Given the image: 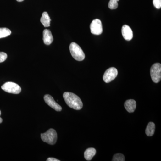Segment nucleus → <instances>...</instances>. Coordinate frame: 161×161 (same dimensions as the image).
I'll return each mask as SVG.
<instances>
[{
    "instance_id": "obj_1",
    "label": "nucleus",
    "mask_w": 161,
    "mask_h": 161,
    "mask_svg": "<svg viewBox=\"0 0 161 161\" xmlns=\"http://www.w3.org/2000/svg\"><path fill=\"white\" fill-rule=\"evenodd\" d=\"M63 98L67 105L71 108L76 110L81 109L83 107V103L81 99L78 96L71 92H64Z\"/></svg>"
},
{
    "instance_id": "obj_2",
    "label": "nucleus",
    "mask_w": 161,
    "mask_h": 161,
    "mask_svg": "<svg viewBox=\"0 0 161 161\" xmlns=\"http://www.w3.org/2000/svg\"><path fill=\"white\" fill-rule=\"evenodd\" d=\"M70 52L73 58L77 61L84 60L85 55L82 49L77 43L73 42L70 44Z\"/></svg>"
},
{
    "instance_id": "obj_3",
    "label": "nucleus",
    "mask_w": 161,
    "mask_h": 161,
    "mask_svg": "<svg viewBox=\"0 0 161 161\" xmlns=\"http://www.w3.org/2000/svg\"><path fill=\"white\" fill-rule=\"evenodd\" d=\"M41 138L43 142L49 145H53L57 142L58 135L55 130L51 129L45 133L41 134Z\"/></svg>"
},
{
    "instance_id": "obj_4",
    "label": "nucleus",
    "mask_w": 161,
    "mask_h": 161,
    "mask_svg": "<svg viewBox=\"0 0 161 161\" xmlns=\"http://www.w3.org/2000/svg\"><path fill=\"white\" fill-rule=\"evenodd\" d=\"M150 76L154 83L160 82L161 79V64L157 63L154 64L150 69Z\"/></svg>"
},
{
    "instance_id": "obj_5",
    "label": "nucleus",
    "mask_w": 161,
    "mask_h": 161,
    "mask_svg": "<svg viewBox=\"0 0 161 161\" xmlns=\"http://www.w3.org/2000/svg\"><path fill=\"white\" fill-rule=\"evenodd\" d=\"M2 89L7 93L19 94L21 92V88L17 84L13 82H7L3 85Z\"/></svg>"
},
{
    "instance_id": "obj_6",
    "label": "nucleus",
    "mask_w": 161,
    "mask_h": 161,
    "mask_svg": "<svg viewBox=\"0 0 161 161\" xmlns=\"http://www.w3.org/2000/svg\"><path fill=\"white\" fill-rule=\"evenodd\" d=\"M118 75V71L114 67H111L107 70L103 76V80L106 83L111 82L116 78Z\"/></svg>"
},
{
    "instance_id": "obj_7",
    "label": "nucleus",
    "mask_w": 161,
    "mask_h": 161,
    "mask_svg": "<svg viewBox=\"0 0 161 161\" xmlns=\"http://www.w3.org/2000/svg\"><path fill=\"white\" fill-rule=\"evenodd\" d=\"M90 29L92 34L95 35L101 34L103 32V26L101 21L98 19L93 20L91 25Z\"/></svg>"
},
{
    "instance_id": "obj_8",
    "label": "nucleus",
    "mask_w": 161,
    "mask_h": 161,
    "mask_svg": "<svg viewBox=\"0 0 161 161\" xmlns=\"http://www.w3.org/2000/svg\"><path fill=\"white\" fill-rule=\"evenodd\" d=\"M44 100L45 103L52 108L56 110L57 112H60L62 110V108L54 100L51 95H46L44 96Z\"/></svg>"
},
{
    "instance_id": "obj_9",
    "label": "nucleus",
    "mask_w": 161,
    "mask_h": 161,
    "mask_svg": "<svg viewBox=\"0 0 161 161\" xmlns=\"http://www.w3.org/2000/svg\"><path fill=\"white\" fill-rule=\"evenodd\" d=\"M122 34L124 39L127 41H130L133 38V32L130 26L124 25L122 27Z\"/></svg>"
},
{
    "instance_id": "obj_10",
    "label": "nucleus",
    "mask_w": 161,
    "mask_h": 161,
    "mask_svg": "<svg viewBox=\"0 0 161 161\" xmlns=\"http://www.w3.org/2000/svg\"><path fill=\"white\" fill-rule=\"evenodd\" d=\"M43 42L46 45H49L51 44L53 40V35L49 30L45 29L43 31Z\"/></svg>"
},
{
    "instance_id": "obj_11",
    "label": "nucleus",
    "mask_w": 161,
    "mask_h": 161,
    "mask_svg": "<svg viewBox=\"0 0 161 161\" xmlns=\"http://www.w3.org/2000/svg\"><path fill=\"white\" fill-rule=\"evenodd\" d=\"M124 105L127 112L132 113L135 111L136 108V102L133 99H129L126 101Z\"/></svg>"
},
{
    "instance_id": "obj_12",
    "label": "nucleus",
    "mask_w": 161,
    "mask_h": 161,
    "mask_svg": "<svg viewBox=\"0 0 161 161\" xmlns=\"http://www.w3.org/2000/svg\"><path fill=\"white\" fill-rule=\"evenodd\" d=\"M50 18L47 12H44L42 14V17L40 19V22L44 27H49L51 23Z\"/></svg>"
},
{
    "instance_id": "obj_13",
    "label": "nucleus",
    "mask_w": 161,
    "mask_h": 161,
    "mask_svg": "<svg viewBox=\"0 0 161 161\" xmlns=\"http://www.w3.org/2000/svg\"><path fill=\"white\" fill-rule=\"evenodd\" d=\"M96 153V150L95 148H89L86 150L84 152V157L87 161L92 160Z\"/></svg>"
},
{
    "instance_id": "obj_14",
    "label": "nucleus",
    "mask_w": 161,
    "mask_h": 161,
    "mask_svg": "<svg viewBox=\"0 0 161 161\" xmlns=\"http://www.w3.org/2000/svg\"><path fill=\"white\" fill-rule=\"evenodd\" d=\"M155 130V125L154 123L150 122L147 125L146 130V133L147 136H151L153 135Z\"/></svg>"
},
{
    "instance_id": "obj_15",
    "label": "nucleus",
    "mask_w": 161,
    "mask_h": 161,
    "mask_svg": "<svg viewBox=\"0 0 161 161\" xmlns=\"http://www.w3.org/2000/svg\"><path fill=\"white\" fill-rule=\"evenodd\" d=\"M11 34V31L8 28H0V39L6 37Z\"/></svg>"
},
{
    "instance_id": "obj_16",
    "label": "nucleus",
    "mask_w": 161,
    "mask_h": 161,
    "mask_svg": "<svg viewBox=\"0 0 161 161\" xmlns=\"http://www.w3.org/2000/svg\"><path fill=\"white\" fill-rule=\"evenodd\" d=\"M119 0H110L108 3V7L111 9H117L118 6V2Z\"/></svg>"
},
{
    "instance_id": "obj_17",
    "label": "nucleus",
    "mask_w": 161,
    "mask_h": 161,
    "mask_svg": "<svg viewBox=\"0 0 161 161\" xmlns=\"http://www.w3.org/2000/svg\"><path fill=\"white\" fill-rule=\"evenodd\" d=\"M112 161H125V156H124L123 154H121V153H116V154L113 156Z\"/></svg>"
},
{
    "instance_id": "obj_18",
    "label": "nucleus",
    "mask_w": 161,
    "mask_h": 161,
    "mask_svg": "<svg viewBox=\"0 0 161 161\" xmlns=\"http://www.w3.org/2000/svg\"><path fill=\"white\" fill-rule=\"evenodd\" d=\"M7 58V55L4 52H0V63L4 62Z\"/></svg>"
},
{
    "instance_id": "obj_19",
    "label": "nucleus",
    "mask_w": 161,
    "mask_h": 161,
    "mask_svg": "<svg viewBox=\"0 0 161 161\" xmlns=\"http://www.w3.org/2000/svg\"><path fill=\"white\" fill-rule=\"evenodd\" d=\"M153 6L158 9H160L161 7V0H153Z\"/></svg>"
},
{
    "instance_id": "obj_20",
    "label": "nucleus",
    "mask_w": 161,
    "mask_h": 161,
    "mask_svg": "<svg viewBox=\"0 0 161 161\" xmlns=\"http://www.w3.org/2000/svg\"><path fill=\"white\" fill-rule=\"evenodd\" d=\"M47 161H60L59 160L57 159L53 158H49L47 159Z\"/></svg>"
},
{
    "instance_id": "obj_21",
    "label": "nucleus",
    "mask_w": 161,
    "mask_h": 161,
    "mask_svg": "<svg viewBox=\"0 0 161 161\" xmlns=\"http://www.w3.org/2000/svg\"><path fill=\"white\" fill-rule=\"evenodd\" d=\"M2 122H3V119L0 117V124L2 123Z\"/></svg>"
},
{
    "instance_id": "obj_22",
    "label": "nucleus",
    "mask_w": 161,
    "mask_h": 161,
    "mask_svg": "<svg viewBox=\"0 0 161 161\" xmlns=\"http://www.w3.org/2000/svg\"><path fill=\"white\" fill-rule=\"evenodd\" d=\"M24 1V0H17V1L19 2H23V1Z\"/></svg>"
},
{
    "instance_id": "obj_23",
    "label": "nucleus",
    "mask_w": 161,
    "mask_h": 161,
    "mask_svg": "<svg viewBox=\"0 0 161 161\" xmlns=\"http://www.w3.org/2000/svg\"><path fill=\"white\" fill-rule=\"evenodd\" d=\"M1 115V111H0V115Z\"/></svg>"
}]
</instances>
